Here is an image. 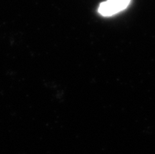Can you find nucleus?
<instances>
[{
	"label": "nucleus",
	"instance_id": "1",
	"mask_svg": "<svg viewBox=\"0 0 155 154\" xmlns=\"http://www.w3.org/2000/svg\"><path fill=\"white\" fill-rule=\"evenodd\" d=\"M130 2L131 0H106L99 5L98 12L103 17H111L125 10Z\"/></svg>",
	"mask_w": 155,
	"mask_h": 154
}]
</instances>
